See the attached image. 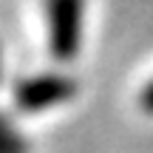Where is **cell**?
<instances>
[{
  "label": "cell",
  "instance_id": "1",
  "mask_svg": "<svg viewBox=\"0 0 153 153\" xmlns=\"http://www.w3.org/2000/svg\"><path fill=\"white\" fill-rule=\"evenodd\" d=\"M17 108L20 111H45L74 97V82L65 76H34L17 85Z\"/></svg>",
  "mask_w": 153,
  "mask_h": 153
},
{
  "label": "cell",
  "instance_id": "2",
  "mask_svg": "<svg viewBox=\"0 0 153 153\" xmlns=\"http://www.w3.org/2000/svg\"><path fill=\"white\" fill-rule=\"evenodd\" d=\"M82 0H51V51L60 60H68L76 51L79 37Z\"/></svg>",
  "mask_w": 153,
  "mask_h": 153
},
{
  "label": "cell",
  "instance_id": "3",
  "mask_svg": "<svg viewBox=\"0 0 153 153\" xmlns=\"http://www.w3.org/2000/svg\"><path fill=\"white\" fill-rule=\"evenodd\" d=\"M0 153H26V145H23L20 133L3 116H0Z\"/></svg>",
  "mask_w": 153,
  "mask_h": 153
},
{
  "label": "cell",
  "instance_id": "4",
  "mask_svg": "<svg viewBox=\"0 0 153 153\" xmlns=\"http://www.w3.org/2000/svg\"><path fill=\"white\" fill-rule=\"evenodd\" d=\"M139 105H142V111L153 114V82H150V85L142 91V97H139Z\"/></svg>",
  "mask_w": 153,
  "mask_h": 153
}]
</instances>
